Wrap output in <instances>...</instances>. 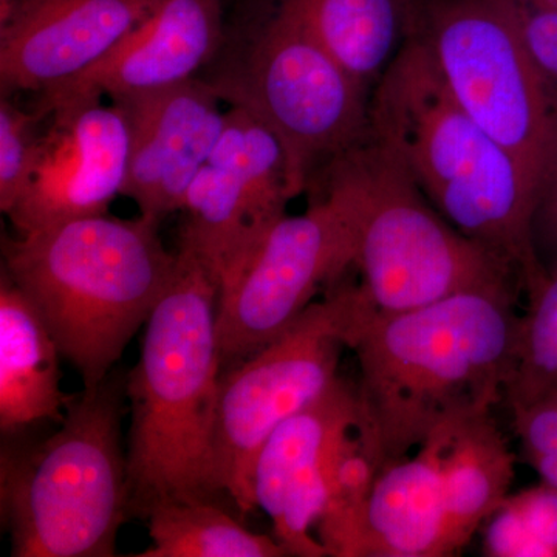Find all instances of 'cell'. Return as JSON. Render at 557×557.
<instances>
[{"label":"cell","instance_id":"6da1fadb","mask_svg":"<svg viewBox=\"0 0 557 557\" xmlns=\"http://www.w3.org/2000/svg\"><path fill=\"white\" fill-rule=\"evenodd\" d=\"M515 302V288L469 289L354 333L358 431L376 468L504 401L522 327Z\"/></svg>","mask_w":557,"mask_h":557},{"label":"cell","instance_id":"7a4b0ae2","mask_svg":"<svg viewBox=\"0 0 557 557\" xmlns=\"http://www.w3.org/2000/svg\"><path fill=\"white\" fill-rule=\"evenodd\" d=\"M370 134L454 228L515 270L528 298L545 284L531 239L536 188L511 152L457 104L416 35L376 83Z\"/></svg>","mask_w":557,"mask_h":557},{"label":"cell","instance_id":"3957f363","mask_svg":"<svg viewBox=\"0 0 557 557\" xmlns=\"http://www.w3.org/2000/svg\"><path fill=\"white\" fill-rule=\"evenodd\" d=\"M146 322L126 381L131 515L163 502L215 500L214 417L222 376L219 281L189 252Z\"/></svg>","mask_w":557,"mask_h":557},{"label":"cell","instance_id":"277c9868","mask_svg":"<svg viewBox=\"0 0 557 557\" xmlns=\"http://www.w3.org/2000/svg\"><path fill=\"white\" fill-rule=\"evenodd\" d=\"M160 220L109 214L3 239V267L78 370L83 388L108 379L166 292L178 252Z\"/></svg>","mask_w":557,"mask_h":557},{"label":"cell","instance_id":"5b68a950","mask_svg":"<svg viewBox=\"0 0 557 557\" xmlns=\"http://www.w3.org/2000/svg\"><path fill=\"white\" fill-rule=\"evenodd\" d=\"M311 193L332 201L350 230L358 273L354 333L373 319L420 309L457 293L515 288L519 282L511 267L432 207L409 172L370 132L322 171Z\"/></svg>","mask_w":557,"mask_h":557},{"label":"cell","instance_id":"8992f818","mask_svg":"<svg viewBox=\"0 0 557 557\" xmlns=\"http://www.w3.org/2000/svg\"><path fill=\"white\" fill-rule=\"evenodd\" d=\"M126 381L112 370L98 386L83 388L46 442L22 448L3 438L0 507L11 556H116L131 515L121 440Z\"/></svg>","mask_w":557,"mask_h":557},{"label":"cell","instance_id":"52a82bcc","mask_svg":"<svg viewBox=\"0 0 557 557\" xmlns=\"http://www.w3.org/2000/svg\"><path fill=\"white\" fill-rule=\"evenodd\" d=\"M199 78L230 108L249 110L276 132L296 197L370 132L368 87L278 0L242 30L225 32Z\"/></svg>","mask_w":557,"mask_h":557},{"label":"cell","instance_id":"ba28073f","mask_svg":"<svg viewBox=\"0 0 557 557\" xmlns=\"http://www.w3.org/2000/svg\"><path fill=\"white\" fill-rule=\"evenodd\" d=\"M403 2L454 100L511 152L537 193L555 141L557 94L531 61L508 0Z\"/></svg>","mask_w":557,"mask_h":557},{"label":"cell","instance_id":"9c48e42d","mask_svg":"<svg viewBox=\"0 0 557 557\" xmlns=\"http://www.w3.org/2000/svg\"><path fill=\"white\" fill-rule=\"evenodd\" d=\"M354 327V282H339L284 335L222 370L212 438L215 480L242 515L256 508L251 478L260 448L341 379Z\"/></svg>","mask_w":557,"mask_h":557},{"label":"cell","instance_id":"30bf717a","mask_svg":"<svg viewBox=\"0 0 557 557\" xmlns=\"http://www.w3.org/2000/svg\"><path fill=\"white\" fill-rule=\"evenodd\" d=\"M354 269L346 220L325 197L276 223L219 278L222 369L269 346Z\"/></svg>","mask_w":557,"mask_h":557},{"label":"cell","instance_id":"8fae6325","mask_svg":"<svg viewBox=\"0 0 557 557\" xmlns=\"http://www.w3.org/2000/svg\"><path fill=\"white\" fill-rule=\"evenodd\" d=\"M287 150L276 132L231 106L218 145L190 183L180 212L178 251L218 281L287 212L295 199Z\"/></svg>","mask_w":557,"mask_h":557},{"label":"cell","instance_id":"7c38bea8","mask_svg":"<svg viewBox=\"0 0 557 557\" xmlns=\"http://www.w3.org/2000/svg\"><path fill=\"white\" fill-rule=\"evenodd\" d=\"M46 119L30 178L7 214L17 236L109 214L126 182L131 131L119 104L79 98L54 106Z\"/></svg>","mask_w":557,"mask_h":557},{"label":"cell","instance_id":"4fadbf2b","mask_svg":"<svg viewBox=\"0 0 557 557\" xmlns=\"http://www.w3.org/2000/svg\"><path fill=\"white\" fill-rule=\"evenodd\" d=\"M358 426L357 388L339 379L285 420L260 448L252 468V500L269 515L288 556H329L311 530L329 508L341 457Z\"/></svg>","mask_w":557,"mask_h":557},{"label":"cell","instance_id":"5bb4252c","mask_svg":"<svg viewBox=\"0 0 557 557\" xmlns=\"http://www.w3.org/2000/svg\"><path fill=\"white\" fill-rule=\"evenodd\" d=\"M163 0H0V86L49 91L78 78Z\"/></svg>","mask_w":557,"mask_h":557},{"label":"cell","instance_id":"9a60e30c","mask_svg":"<svg viewBox=\"0 0 557 557\" xmlns=\"http://www.w3.org/2000/svg\"><path fill=\"white\" fill-rule=\"evenodd\" d=\"M129 123L123 194L139 214L163 219L183 207L190 183L218 145L225 123L222 98L203 79L113 100Z\"/></svg>","mask_w":557,"mask_h":557},{"label":"cell","instance_id":"2e32d148","mask_svg":"<svg viewBox=\"0 0 557 557\" xmlns=\"http://www.w3.org/2000/svg\"><path fill=\"white\" fill-rule=\"evenodd\" d=\"M225 0H163L104 60L78 78L39 94L35 110L49 112L79 98L110 101L166 89L197 78L225 38Z\"/></svg>","mask_w":557,"mask_h":557},{"label":"cell","instance_id":"e0dca14e","mask_svg":"<svg viewBox=\"0 0 557 557\" xmlns=\"http://www.w3.org/2000/svg\"><path fill=\"white\" fill-rule=\"evenodd\" d=\"M446 424L379 469L344 557L453 556L443 490Z\"/></svg>","mask_w":557,"mask_h":557},{"label":"cell","instance_id":"ac0fdd59","mask_svg":"<svg viewBox=\"0 0 557 557\" xmlns=\"http://www.w3.org/2000/svg\"><path fill=\"white\" fill-rule=\"evenodd\" d=\"M60 347L13 278H0V431L60 424L76 395L61 387Z\"/></svg>","mask_w":557,"mask_h":557},{"label":"cell","instance_id":"d6986e66","mask_svg":"<svg viewBox=\"0 0 557 557\" xmlns=\"http://www.w3.org/2000/svg\"><path fill=\"white\" fill-rule=\"evenodd\" d=\"M442 475L450 549L456 556L511 494L516 456L493 410L446 424Z\"/></svg>","mask_w":557,"mask_h":557},{"label":"cell","instance_id":"ffe728a7","mask_svg":"<svg viewBox=\"0 0 557 557\" xmlns=\"http://www.w3.org/2000/svg\"><path fill=\"white\" fill-rule=\"evenodd\" d=\"M329 53L368 87L397 57L405 25L403 0H278Z\"/></svg>","mask_w":557,"mask_h":557},{"label":"cell","instance_id":"44dd1931","mask_svg":"<svg viewBox=\"0 0 557 557\" xmlns=\"http://www.w3.org/2000/svg\"><path fill=\"white\" fill-rule=\"evenodd\" d=\"M152 544L138 557H284L277 539L252 533L211 498L171 500L150 508Z\"/></svg>","mask_w":557,"mask_h":557},{"label":"cell","instance_id":"7402d4cb","mask_svg":"<svg viewBox=\"0 0 557 557\" xmlns=\"http://www.w3.org/2000/svg\"><path fill=\"white\" fill-rule=\"evenodd\" d=\"M486 557H557V487L542 482L509 494L482 525Z\"/></svg>","mask_w":557,"mask_h":557},{"label":"cell","instance_id":"603a6c76","mask_svg":"<svg viewBox=\"0 0 557 557\" xmlns=\"http://www.w3.org/2000/svg\"><path fill=\"white\" fill-rule=\"evenodd\" d=\"M528 299L515 369L505 388L508 408L557 394V274Z\"/></svg>","mask_w":557,"mask_h":557},{"label":"cell","instance_id":"cb8c5ba5","mask_svg":"<svg viewBox=\"0 0 557 557\" xmlns=\"http://www.w3.org/2000/svg\"><path fill=\"white\" fill-rule=\"evenodd\" d=\"M44 119L38 110L27 112L9 98L0 101V209L5 215L30 178Z\"/></svg>","mask_w":557,"mask_h":557},{"label":"cell","instance_id":"d4e9b609","mask_svg":"<svg viewBox=\"0 0 557 557\" xmlns=\"http://www.w3.org/2000/svg\"><path fill=\"white\" fill-rule=\"evenodd\" d=\"M527 463L557 487V394L509 408Z\"/></svg>","mask_w":557,"mask_h":557},{"label":"cell","instance_id":"484cf974","mask_svg":"<svg viewBox=\"0 0 557 557\" xmlns=\"http://www.w3.org/2000/svg\"><path fill=\"white\" fill-rule=\"evenodd\" d=\"M534 252L547 277L557 274V129L547 166L539 183L536 207L531 220Z\"/></svg>","mask_w":557,"mask_h":557},{"label":"cell","instance_id":"4316f807","mask_svg":"<svg viewBox=\"0 0 557 557\" xmlns=\"http://www.w3.org/2000/svg\"><path fill=\"white\" fill-rule=\"evenodd\" d=\"M508 2L531 61L557 94V9H525Z\"/></svg>","mask_w":557,"mask_h":557}]
</instances>
